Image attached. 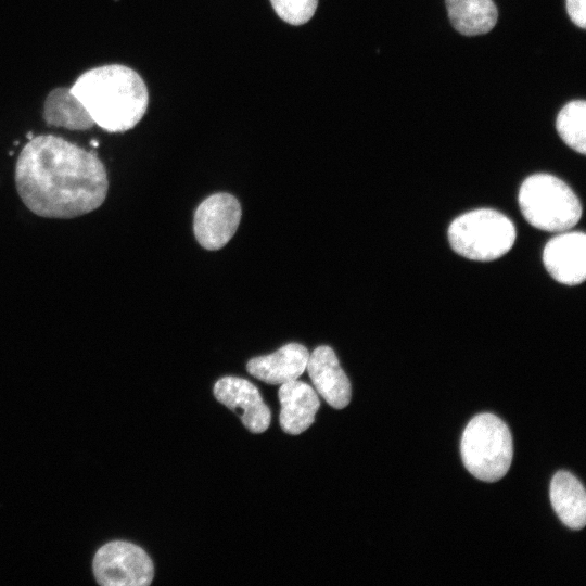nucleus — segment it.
<instances>
[{
	"label": "nucleus",
	"instance_id": "1",
	"mask_svg": "<svg viewBox=\"0 0 586 586\" xmlns=\"http://www.w3.org/2000/svg\"><path fill=\"white\" fill-rule=\"evenodd\" d=\"M14 180L25 206L46 218H75L99 208L107 171L92 152L58 136L39 135L20 152Z\"/></svg>",
	"mask_w": 586,
	"mask_h": 586
},
{
	"label": "nucleus",
	"instance_id": "2",
	"mask_svg": "<svg viewBox=\"0 0 586 586\" xmlns=\"http://www.w3.org/2000/svg\"><path fill=\"white\" fill-rule=\"evenodd\" d=\"M67 89L90 128L97 125L107 132L133 128L149 104L148 88L141 76L122 64L90 68Z\"/></svg>",
	"mask_w": 586,
	"mask_h": 586
},
{
	"label": "nucleus",
	"instance_id": "3",
	"mask_svg": "<svg viewBox=\"0 0 586 586\" xmlns=\"http://www.w3.org/2000/svg\"><path fill=\"white\" fill-rule=\"evenodd\" d=\"M519 206L533 227L550 232L573 228L582 217V205L572 189L549 174L527 177L519 190Z\"/></svg>",
	"mask_w": 586,
	"mask_h": 586
},
{
	"label": "nucleus",
	"instance_id": "4",
	"mask_svg": "<svg viewBox=\"0 0 586 586\" xmlns=\"http://www.w3.org/2000/svg\"><path fill=\"white\" fill-rule=\"evenodd\" d=\"M460 453L466 469L477 480L495 482L510 469L513 445L507 424L493 413H480L467 424Z\"/></svg>",
	"mask_w": 586,
	"mask_h": 586
},
{
	"label": "nucleus",
	"instance_id": "5",
	"mask_svg": "<svg viewBox=\"0 0 586 586\" xmlns=\"http://www.w3.org/2000/svg\"><path fill=\"white\" fill-rule=\"evenodd\" d=\"M517 231L504 214L491 208L470 211L454 219L448 240L459 255L479 262H489L505 255L513 246Z\"/></svg>",
	"mask_w": 586,
	"mask_h": 586
},
{
	"label": "nucleus",
	"instance_id": "6",
	"mask_svg": "<svg viewBox=\"0 0 586 586\" xmlns=\"http://www.w3.org/2000/svg\"><path fill=\"white\" fill-rule=\"evenodd\" d=\"M92 566L97 582L103 586H146L154 576L149 555L141 547L123 540L103 545Z\"/></svg>",
	"mask_w": 586,
	"mask_h": 586
},
{
	"label": "nucleus",
	"instance_id": "7",
	"mask_svg": "<svg viewBox=\"0 0 586 586\" xmlns=\"http://www.w3.org/2000/svg\"><path fill=\"white\" fill-rule=\"evenodd\" d=\"M239 201L229 193H216L204 200L194 213L193 231L200 245L215 251L224 247L241 220Z\"/></svg>",
	"mask_w": 586,
	"mask_h": 586
},
{
	"label": "nucleus",
	"instance_id": "8",
	"mask_svg": "<svg viewBox=\"0 0 586 586\" xmlns=\"http://www.w3.org/2000/svg\"><path fill=\"white\" fill-rule=\"evenodd\" d=\"M546 270L558 282L576 285L586 278V235L582 231L551 238L543 251Z\"/></svg>",
	"mask_w": 586,
	"mask_h": 586
},
{
	"label": "nucleus",
	"instance_id": "9",
	"mask_svg": "<svg viewBox=\"0 0 586 586\" xmlns=\"http://www.w3.org/2000/svg\"><path fill=\"white\" fill-rule=\"evenodd\" d=\"M214 395L218 402L240 416L249 431L263 433L268 429L270 410L257 387L250 381L238 377H224L215 383Z\"/></svg>",
	"mask_w": 586,
	"mask_h": 586
},
{
	"label": "nucleus",
	"instance_id": "10",
	"mask_svg": "<svg viewBox=\"0 0 586 586\" xmlns=\"http://www.w3.org/2000/svg\"><path fill=\"white\" fill-rule=\"evenodd\" d=\"M306 370L315 391L333 408L343 409L351 400V383L330 346H318L308 357Z\"/></svg>",
	"mask_w": 586,
	"mask_h": 586
},
{
	"label": "nucleus",
	"instance_id": "11",
	"mask_svg": "<svg viewBox=\"0 0 586 586\" xmlns=\"http://www.w3.org/2000/svg\"><path fill=\"white\" fill-rule=\"evenodd\" d=\"M309 353L298 343H289L272 354L252 358L247 371L268 384H283L300 378L306 370Z\"/></svg>",
	"mask_w": 586,
	"mask_h": 586
},
{
	"label": "nucleus",
	"instance_id": "12",
	"mask_svg": "<svg viewBox=\"0 0 586 586\" xmlns=\"http://www.w3.org/2000/svg\"><path fill=\"white\" fill-rule=\"evenodd\" d=\"M278 396L280 425L285 433L297 435L313 424L320 406L315 388L296 379L281 384Z\"/></svg>",
	"mask_w": 586,
	"mask_h": 586
},
{
	"label": "nucleus",
	"instance_id": "13",
	"mask_svg": "<svg viewBox=\"0 0 586 586\" xmlns=\"http://www.w3.org/2000/svg\"><path fill=\"white\" fill-rule=\"evenodd\" d=\"M550 502L564 525L582 530L586 524V493L583 484L570 472H557L550 483Z\"/></svg>",
	"mask_w": 586,
	"mask_h": 586
},
{
	"label": "nucleus",
	"instance_id": "14",
	"mask_svg": "<svg viewBox=\"0 0 586 586\" xmlns=\"http://www.w3.org/2000/svg\"><path fill=\"white\" fill-rule=\"evenodd\" d=\"M454 28L464 36L483 35L492 30L498 12L492 0H445Z\"/></svg>",
	"mask_w": 586,
	"mask_h": 586
},
{
	"label": "nucleus",
	"instance_id": "15",
	"mask_svg": "<svg viewBox=\"0 0 586 586\" xmlns=\"http://www.w3.org/2000/svg\"><path fill=\"white\" fill-rule=\"evenodd\" d=\"M556 128L560 138L574 151L586 153V103L575 100L559 112Z\"/></svg>",
	"mask_w": 586,
	"mask_h": 586
},
{
	"label": "nucleus",
	"instance_id": "16",
	"mask_svg": "<svg viewBox=\"0 0 586 586\" xmlns=\"http://www.w3.org/2000/svg\"><path fill=\"white\" fill-rule=\"evenodd\" d=\"M276 13L286 23L302 25L308 22L318 5V0H270Z\"/></svg>",
	"mask_w": 586,
	"mask_h": 586
},
{
	"label": "nucleus",
	"instance_id": "17",
	"mask_svg": "<svg viewBox=\"0 0 586 586\" xmlns=\"http://www.w3.org/2000/svg\"><path fill=\"white\" fill-rule=\"evenodd\" d=\"M566 11L572 22L581 28L586 26V0H565Z\"/></svg>",
	"mask_w": 586,
	"mask_h": 586
}]
</instances>
